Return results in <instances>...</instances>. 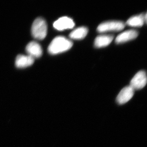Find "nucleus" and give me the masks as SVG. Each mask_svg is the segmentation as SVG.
Returning <instances> with one entry per match:
<instances>
[{
  "label": "nucleus",
  "instance_id": "obj_1",
  "mask_svg": "<svg viewBox=\"0 0 147 147\" xmlns=\"http://www.w3.org/2000/svg\"><path fill=\"white\" fill-rule=\"evenodd\" d=\"M72 45L73 43L71 40L63 36H58L51 41L48 51L50 54L55 55L67 51Z\"/></svg>",
  "mask_w": 147,
  "mask_h": 147
},
{
  "label": "nucleus",
  "instance_id": "obj_2",
  "mask_svg": "<svg viewBox=\"0 0 147 147\" xmlns=\"http://www.w3.org/2000/svg\"><path fill=\"white\" fill-rule=\"evenodd\" d=\"M47 34V25L46 21L42 18L35 19L32 27V34L35 39L42 40Z\"/></svg>",
  "mask_w": 147,
  "mask_h": 147
},
{
  "label": "nucleus",
  "instance_id": "obj_3",
  "mask_svg": "<svg viewBox=\"0 0 147 147\" xmlns=\"http://www.w3.org/2000/svg\"><path fill=\"white\" fill-rule=\"evenodd\" d=\"M125 24L121 21H111L103 22L98 25L97 28L98 32H108L111 31H121L125 28Z\"/></svg>",
  "mask_w": 147,
  "mask_h": 147
},
{
  "label": "nucleus",
  "instance_id": "obj_4",
  "mask_svg": "<svg viewBox=\"0 0 147 147\" xmlns=\"http://www.w3.org/2000/svg\"><path fill=\"white\" fill-rule=\"evenodd\" d=\"M147 80L145 71H140L132 79L129 86L134 90H140L145 86L147 83Z\"/></svg>",
  "mask_w": 147,
  "mask_h": 147
},
{
  "label": "nucleus",
  "instance_id": "obj_5",
  "mask_svg": "<svg viewBox=\"0 0 147 147\" xmlns=\"http://www.w3.org/2000/svg\"><path fill=\"white\" fill-rule=\"evenodd\" d=\"M75 24L72 19L68 17H62L55 21L53 24V27L58 31L71 29L74 28Z\"/></svg>",
  "mask_w": 147,
  "mask_h": 147
},
{
  "label": "nucleus",
  "instance_id": "obj_6",
  "mask_svg": "<svg viewBox=\"0 0 147 147\" xmlns=\"http://www.w3.org/2000/svg\"><path fill=\"white\" fill-rule=\"evenodd\" d=\"M134 90L130 86H127L119 92L117 97V101L119 104H125L131 100L134 95Z\"/></svg>",
  "mask_w": 147,
  "mask_h": 147
},
{
  "label": "nucleus",
  "instance_id": "obj_7",
  "mask_svg": "<svg viewBox=\"0 0 147 147\" xmlns=\"http://www.w3.org/2000/svg\"><path fill=\"white\" fill-rule=\"evenodd\" d=\"M26 51L28 53V55L34 59L41 57L42 54L41 46L35 42H31L28 43L26 47Z\"/></svg>",
  "mask_w": 147,
  "mask_h": 147
},
{
  "label": "nucleus",
  "instance_id": "obj_8",
  "mask_svg": "<svg viewBox=\"0 0 147 147\" xmlns=\"http://www.w3.org/2000/svg\"><path fill=\"white\" fill-rule=\"evenodd\" d=\"M138 36V32L136 30H127L119 35L115 39V42L117 44L124 43L135 39Z\"/></svg>",
  "mask_w": 147,
  "mask_h": 147
},
{
  "label": "nucleus",
  "instance_id": "obj_9",
  "mask_svg": "<svg viewBox=\"0 0 147 147\" xmlns=\"http://www.w3.org/2000/svg\"><path fill=\"white\" fill-rule=\"evenodd\" d=\"M34 62V59L29 55H19L16 58V66L17 68H24L31 66Z\"/></svg>",
  "mask_w": 147,
  "mask_h": 147
},
{
  "label": "nucleus",
  "instance_id": "obj_10",
  "mask_svg": "<svg viewBox=\"0 0 147 147\" xmlns=\"http://www.w3.org/2000/svg\"><path fill=\"white\" fill-rule=\"evenodd\" d=\"M147 13L134 16L127 21L126 24L131 27H141L147 22Z\"/></svg>",
  "mask_w": 147,
  "mask_h": 147
},
{
  "label": "nucleus",
  "instance_id": "obj_11",
  "mask_svg": "<svg viewBox=\"0 0 147 147\" xmlns=\"http://www.w3.org/2000/svg\"><path fill=\"white\" fill-rule=\"evenodd\" d=\"M114 38L112 35H100L95 40L94 45L96 48H102L107 46L111 43Z\"/></svg>",
  "mask_w": 147,
  "mask_h": 147
},
{
  "label": "nucleus",
  "instance_id": "obj_12",
  "mask_svg": "<svg viewBox=\"0 0 147 147\" xmlns=\"http://www.w3.org/2000/svg\"><path fill=\"white\" fill-rule=\"evenodd\" d=\"M88 29L85 27H80L72 31L69 34V37L74 40H82L87 35Z\"/></svg>",
  "mask_w": 147,
  "mask_h": 147
}]
</instances>
